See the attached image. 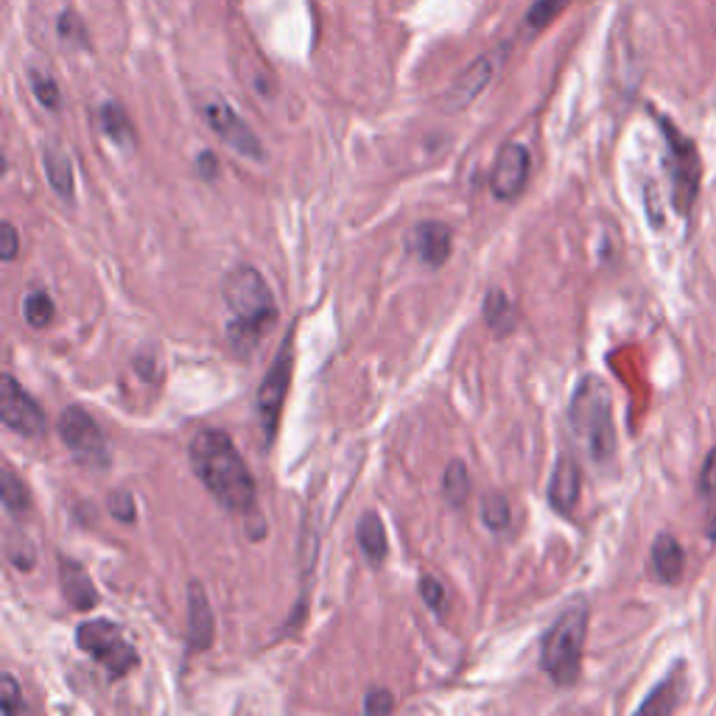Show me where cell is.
I'll use <instances>...</instances> for the list:
<instances>
[{
    "mask_svg": "<svg viewBox=\"0 0 716 716\" xmlns=\"http://www.w3.org/2000/svg\"><path fill=\"white\" fill-rule=\"evenodd\" d=\"M191 465L225 510L241 515L255 510V479L225 431L202 429L191 443Z\"/></svg>",
    "mask_w": 716,
    "mask_h": 716,
    "instance_id": "6da1fadb",
    "label": "cell"
},
{
    "mask_svg": "<svg viewBox=\"0 0 716 716\" xmlns=\"http://www.w3.org/2000/svg\"><path fill=\"white\" fill-rule=\"evenodd\" d=\"M221 294L232 311V319L227 322V339L238 355H250L277 319L272 288L255 266H236L225 277Z\"/></svg>",
    "mask_w": 716,
    "mask_h": 716,
    "instance_id": "7a4b0ae2",
    "label": "cell"
},
{
    "mask_svg": "<svg viewBox=\"0 0 716 716\" xmlns=\"http://www.w3.org/2000/svg\"><path fill=\"white\" fill-rule=\"evenodd\" d=\"M571 429L593 462H607L616 451V429H613V404L604 380L586 378L571 398Z\"/></svg>",
    "mask_w": 716,
    "mask_h": 716,
    "instance_id": "3957f363",
    "label": "cell"
},
{
    "mask_svg": "<svg viewBox=\"0 0 716 716\" xmlns=\"http://www.w3.org/2000/svg\"><path fill=\"white\" fill-rule=\"evenodd\" d=\"M588 636V604L573 602L557 616L543 638V669L557 685H573L582 672V647Z\"/></svg>",
    "mask_w": 716,
    "mask_h": 716,
    "instance_id": "277c9868",
    "label": "cell"
},
{
    "mask_svg": "<svg viewBox=\"0 0 716 716\" xmlns=\"http://www.w3.org/2000/svg\"><path fill=\"white\" fill-rule=\"evenodd\" d=\"M76 644L84 655L101 663L110 678H124L129 669L137 667V652L124 638L118 624L95 618V622H84L76 629Z\"/></svg>",
    "mask_w": 716,
    "mask_h": 716,
    "instance_id": "5b68a950",
    "label": "cell"
},
{
    "mask_svg": "<svg viewBox=\"0 0 716 716\" xmlns=\"http://www.w3.org/2000/svg\"><path fill=\"white\" fill-rule=\"evenodd\" d=\"M294 370V330L283 339L281 350L274 355L272 367H269L266 378H263L261 389H258V418H261L263 440L272 443L274 431H277V420H281L283 404H286L288 384H292Z\"/></svg>",
    "mask_w": 716,
    "mask_h": 716,
    "instance_id": "8992f818",
    "label": "cell"
},
{
    "mask_svg": "<svg viewBox=\"0 0 716 716\" xmlns=\"http://www.w3.org/2000/svg\"><path fill=\"white\" fill-rule=\"evenodd\" d=\"M57 431L59 436H62V443L68 445L70 454H73L81 465L95 467V470L110 465L104 431H101L95 418H90L81 406H68V409L59 414Z\"/></svg>",
    "mask_w": 716,
    "mask_h": 716,
    "instance_id": "52a82bcc",
    "label": "cell"
},
{
    "mask_svg": "<svg viewBox=\"0 0 716 716\" xmlns=\"http://www.w3.org/2000/svg\"><path fill=\"white\" fill-rule=\"evenodd\" d=\"M660 129L667 132V146H669V171H672V185H674V205L680 213H685L692 207V202L697 200L700 191V157L694 144L689 137L680 135L667 118H660Z\"/></svg>",
    "mask_w": 716,
    "mask_h": 716,
    "instance_id": "ba28073f",
    "label": "cell"
},
{
    "mask_svg": "<svg viewBox=\"0 0 716 716\" xmlns=\"http://www.w3.org/2000/svg\"><path fill=\"white\" fill-rule=\"evenodd\" d=\"M202 115H205L207 126L225 140L230 149H236L238 155L250 157V160H263V144L258 140L255 132L243 124L241 115L227 104L225 99H207L202 104Z\"/></svg>",
    "mask_w": 716,
    "mask_h": 716,
    "instance_id": "9c48e42d",
    "label": "cell"
},
{
    "mask_svg": "<svg viewBox=\"0 0 716 716\" xmlns=\"http://www.w3.org/2000/svg\"><path fill=\"white\" fill-rule=\"evenodd\" d=\"M0 418H3V425H7L9 431H14V434H20V436H32V440L43 436L45 429H48L45 411L39 409L37 400L25 393V389L20 387L12 375H7V378H3V393H0Z\"/></svg>",
    "mask_w": 716,
    "mask_h": 716,
    "instance_id": "30bf717a",
    "label": "cell"
},
{
    "mask_svg": "<svg viewBox=\"0 0 716 716\" xmlns=\"http://www.w3.org/2000/svg\"><path fill=\"white\" fill-rule=\"evenodd\" d=\"M530 166H532V157L526 146L523 144L501 146L490 174L492 196L501 202L518 200L523 187H526V180H530Z\"/></svg>",
    "mask_w": 716,
    "mask_h": 716,
    "instance_id": "8fae6325",
    "label": "cell"
},
{
    "mask_svg": "<svg viewBox=\"0 0 716 716\" xmlns=\"http://www.w3.org/2000/svg\"><path fill=\"white\" fill-rule=\"evenodd\" d=\"M492 76H496V59H492V54H481L476 62H470L456 76V81L451 84L443 99L445 110H448V113H459V110L474 104V101L485 93Z\"/></svg>",
    "mask_w": 716,
    "mask_h": 716,
    "instance_id": "7c38bea8",
    "label": "cell"
},
{
    "mask_svg": "<svg viewBox=\"0 0 716 716\" xmlns=\"http://www.w3.org/2000/svg\"><path fill=\"white\" fill-rule=\"evenodd\" d=\"M451 243H454V232L443 221H423L409 232V250L431 269H440L448 261Z\"/></svg>",
    "mask_w": 716,
    "mask_h": 716,
    "instance_id": "4fadbf2b",
    "label": "cell"
},
{
    "mask_svg": "<svg viewBox=\"0 0 716 716\" xmlns=\"http://www.w3.org/2000/svg\"><path fill=\"white\" fill-rule=\"evenodd\" d=\"M580 490H582V470L577 465V459L568 454H562L557 459L555 474L548 481V504L555 507L560 515H571L580 504Z\"/></svg>",
    "mask_w": 716,
    "mask_h": 716,
    "instance_id": "5bb4252c",
    "label": "cell"
},
{
    "mask_svg": "<svg viewBox=\"0 0 716 716\" xmlns=\"http://www.w3.org/2000/svg\"><path fill=\"white\" fill-rule=\"evenodd\" d=\"M213 633H216V624H213L205 588L200 582H191V588H187V641H191V649L205 652L213 644Z\"/></svg>",
    "mask_w": 716,
    "mask_h": 716,
    "instance_id": "9a60e30c",
    "label": "cell"
},
{
    "mask_svg": "<svg viewBox=\"0 0 716 716\" xmlns=\"http://www.w3.org/2000/svg\"><path fill=\"white\" fill-rule=\"evenodd\" d=\"M59 580H62V596L73 611H93L99 604V591H95L90 573L76 560L62 557L59 560Z\"/></svg>",
    "mask_w": 716,
    "mask_h": 716,
    "instance_id": "2e32d148",
    "label": "cell"
},
{
    "mask_svg": "<svg viewBox=\"0 0 716 716\" xmlns=\"http://www.w3.org/2000/svg\"><path fill=\"white\" fill-rule=\"evenodd\" d=\"M652 568L655 573H658V580L667 582V586H674V582L683 577V568H685L683 546H680L672 535H660L658 541H655Z\"/></svg>",
    "mask_w": 716,
    "mask_h": 716,
    "instance_id": "e0dca14e",
    "label": "cell"
},
{
    "mask_svg": "<svg viewBox=\"0 0 716 716\" xmlns=\"http://www.w3.org/2000/svg\"><path fill=\"white\" fill-rule=\"evenodd\" d=\"M43 166L50 187H54L62 200H73V162H70L68 151H62L59 146H45Z\"/></svg>",
    "mask_w": 716,
    "mask_h": 716,
    "instance_id": "ac0fdd59",
    "label": "cell"
},
{
    "mask_svg": "<svg viewBox=\"0 0 716 716\" xmlns=\"http://www.w3.org/2000/svg\"><path fill=\"white\" fill-rule=\"evenodd\" d=\"M355 535H359V546H362V552L373 566L384 562V557H387V530H384L378 512H364Z\"/></svg>",
    "mask_w": 716,
    "mask_h": 716,
    "instance_id": "d6986e66",
    "label": "cell"
},
{
    "mask_svg": "<svg viewBox=\"0 0 716 716\" xmlns=\"http://www.w3.org/2000/svg\"><path fill=\"white\" fill-rule=\"evenodd\" d=\"M101 129L118 146H132V140H135V129H132L129 115H126V110L118 101H106V104L101 106Z\"/></svg>",
    "mask_w": 716,
    "mask_h": 716,
    "instance_id": "ffe728a7",
    "label": "cell"
},
{
    "mask_svg": "<svg viewBox=\"0 0 716 716\" xmlns=\"http://www.w3.org/2000/svg\"><path fill=\"white\" fill-rule=\"evenodd\" d=\"M443 492L451 507H465L467 499H470V474H467V467L462 459H454L445 467Z\"/></svg>",
    "mask_w": 716,
    "mask_h": 716,
    "instance_id": "44dd1931",
    "label": "cell"
},
{
    "mask_svg": "<svg viewBox=\"0 0 716 716\" xmlns=\"http://www.w3.org/2000/svg\"><path fill=\"white\" fill-rule=\"evenodd\" d=\"M0 496H3V507H7L12 515H23L32 507V496L25 490L23 481L14 476L12 467H3V481H0Z\"/></svg>",
    "mask_w": 716,
    "mask_h": 716,
    "instance_id": "7402d4cb",
    "label": "cell"
},
{
    "mask_svg": "<svg viewBox=\"0 0 716 716\" xmlns=\"http://www.w3.org/2000/svg\"><path fill=\"white\" fill-rule=\"evenodd\" d=\"M57 308H54V299H50L48 292L37 288V292L25 294L23 299V317L25 322L32 325V328H48L50 319H54Z\"/></svg>",
    "mask_w": 716,
    "mask_h": 716,
    "instance_id": "603a6c76",
    "label": "cell"
},
{
    "mask_svg": "<svg viewBox=\"0 0 716 716\" xmlns=\"http://www.w3.org/2000/svg\"><path fill=\"white\" fill-rule=\"evenodd\" d=\"M481 521H485L487 530L504 532L512 523L510 501H507L501 492H490V496L481 501Z\"/></svg>",
    "mask_w": 716,
    "mask_h": 716,
    "instance_id": "cb8c5ba5",
    "label": "cell"
},
{
    "mask_svg": "<svg viewBox=\"0 0 716 716\" xmlns=\"http://www.w3.org/2000/svg\"><path fill=\"white\" fill-rule=\"evenodd\" d=\"M485 319H487V325H490V328L501 330V333H504V330H510L512 322H515V319H512L510 299H507V294L499 292V288H492V292L487 294Z\"/></svg>",
    "mask_w": 716,
    "mask_h": 716,
    "instance_id": "d4e9b609",
    "label": "cell"
},
{
    "mask_svg": "<svg viewBox=\"0 0 716 716\" xmlns=\"http://www.w3.org/2000/svg\"><path fill=\"white\" fill-rule=\"evenodd\" d=\"M571 0H535L526 12V29L530 32H543L548 23H555L562 14V9L568 7Z\"/></svg>",
    "mask_w": 716,
    "mask_h": 716,
    "instance_id": "484cf974",
    "label": "cell"
},
{
    "mask_svg": "<svg viewBox=\"0 0 716 716\" xmlns=\"http://www.w3.org/2000/svg\"><path fill=\"white\" fill-rule=\"evenodd\" d=\"M57 32H59V39H62V43L76 45V48H88L90 45L88 25H84V20H81L73 9H65V12L59 14Z\"/></svg>",
    "mask_w": 716,
    "mask_h": 716,
    "instance_id": "4316f807",
    "label": "cell"
},
{
    "mask_svg": "<svg viewBox=\"0 0 716 716\" xmlns=\"http://www.w3.org/2000/svg\"><path fill=\"white\" fill-rule=\"evenodd\" d=\"M29 79H32L34 99H37L45 110H59V106H62V93H59V84L54 76L43 73V70H32Z\"/></svg>",
    "mask_w": 716,
    "mask_h": 716,
    "instance_id": "83f0119b",
    "label": "cell"
},
{
    "mask_svg": "<svg viewBox=\"0 0 716 716\" xmlns=\"http://www.w3.org/2000/svg\"><path fill=\"white\" fill-rule=\"evenodd\" d=\"M106 510L121 523H132L137 518V504L135 499H132V492L126 490H115L113 496L106 499Z\"/></svg>",
    "mask_w": 716,
    "mask_h": 716,
    "instance_id": "f1b7e54d",
    "label": "cell"
},
{
    "mask_svg": "<svg viewBox=\"0 0 716 716\" xmlns=\"http://www.w3.org/2000/svg\"><path fill=\"white\" fill-rule=\"evenodd\" d=\"M672 708H674L672 683H663L658 685L647 700H644V705L638 711H641V714H669Z\"/></svg>",
    "mask_w": 716,
    "mask_h": 716,
    "instance_id": "f546056e",
    "label": "cell"
},
{
    "mask_svg": "<svg viewBox=\"0 0 716 716\" xmlns=\"http://www.w3.org/2000/svg\"><path fill=\"white\" fill-rule=\"evenodd\" d=\"M420 596H423V602L429 604L431 611L443 616V611H445V588L440 586L434 577H423V580H420Z\"/></svg>",
    "mask_w": 716,
    "mask_h": 716,
    "instance_id": "4dcf8cb0",
    "label": "cell"
},
{
    "mask_svg": "<svg viewBox=\"0 0 716 716\" xmlns=\"http://www.w3.org/2000/svg\"><path fill=\"white\" fill-rule=\"evenodd\" d=\"M18 252H20L18 227H14L12 221H3V225H0V258H3V261H14Z\"/></svg>",
    "mask_w": 716,
    "mask_h": 716,
    "instance_id": "1f68e13d",
    "label": "cell"
},
{
    "mask_svg": "<svg viewBox=\"0 0 716 716\" xmlns=\"http://www.w3.org/2000/svg\"><path fill=\"white\" fill-rule=\"evenodd\" d=\"M395 708V700L387 689H370L367 700H364V714H389Z\"/></svg>",
    "mask_w": 716,
    "mask_h": 716,
    "instance_id": "d6a6232c",
    "label": "cell"
},
{
    "mask_svg": "<svg viewBox=\"0 0 716 716\" xmlns=\"http://www.w3.org/2000/svg\"><path fill=\"white\" fill-rule=\"evenodd\" d=\"M23 711V703H20V685L12 674H3V714H18Z\"/></svg>",
    "mask_w": 716,
    "mask_h": 716,
    "instance_id": "836d02e7",
    "label": "cell"
},
{
    "mask_svg": "<svg viewBox=\"0 0 716 716\" xmlns=\"http://www.w3.org/2000/svg\"><path fill=\"white\" fill-rule=\"evenodd\" d=\"M700 490L708 499H716V448L711 451L708 459L703 465V474H700Z\"/></svg>",
    "mask_w": 716,
    "mask_h": 716,
    "instance_id": "e575fe53",
    "label": "cell"
},
{
    "mask_svg": "<svg viewBox=\"0 0 716 716\" xmlns=\"http://www.w3.org/2000/svg\"><path fill=\"white\" fill-rule=\"evenodd\" d=\"M196 166H200V171L207 177V180H213V177L218 174L216 157H213L211 151H205V155H200V162H196Z\"/></svg>",
    "mask_w": 716,
    "mask_h": 716,
    "instance_id": "d590c367",
    "label": "cell"
},
{
    "mask_svg": "<svg viewBox=\"0 0 716 716\" xmlns=\"http://www.w3.org/2000/svg\"><path fill=\"white\" fill-rule=\"evenodd\" d=\"M708 535H711V541H716V515L711 518V526H708Z\"/></svg>",
    "mask_w": 716,
    "mask_h": 716,
    "instance_id": "8d00e7d4",
    "label": "cell"
}]
</instances>
